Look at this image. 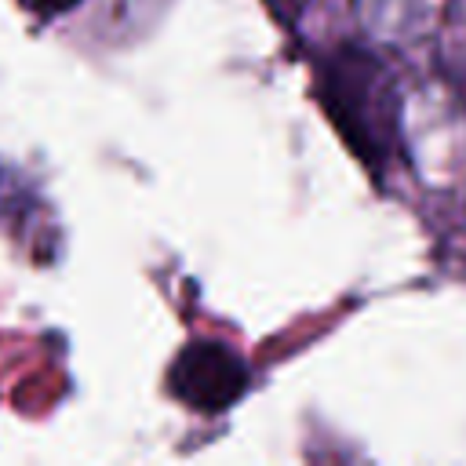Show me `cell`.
I'll return each instance as SVG.
<instances>
[{"mask_svg":"<svg viewBox=\"0 0 466 466\" xmlns=\"http://www.w3.org/2000/svg\"><path fill=\"white\" fill-rule=\"evenodd\" d=\"M248 390V364L222 342H189L171 364V393L197 411H222Z\"/></svg>","mask_w":466,"mask_h":466,"instance_id":"1","label":"cell"},{"mask_svg":"<svg viewBox=\"0 0 466 466\" xmlns=\"http://www.w3.org/2000/svg\"><path fill=\"white\" fill-rule=\"evenodd\" d=\"M29 4H36L40 11H66V7H73L76 0H29Z\"/></svg>","mask_w":466,"mask_h":466,"instance_id":"2","label":"cell"}]
</instances>
